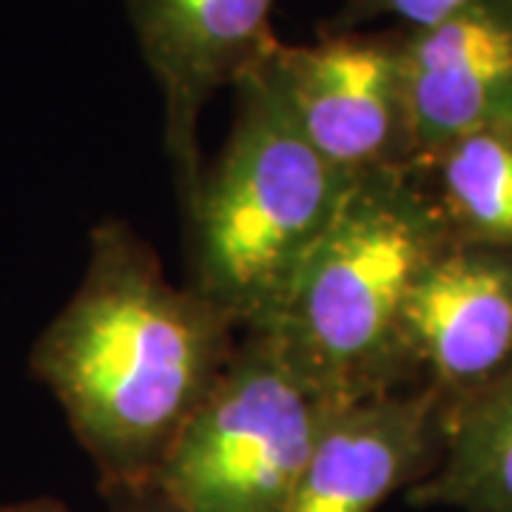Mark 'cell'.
<instances>
[{"mask_svg":"<svg viewBox=\"0 0 512 512\" xmlns=\"http://www.w3.org/2000/svg\"><path fill=\"white\" fill-rule=\"evenodd\" d=\"M450 242L416 165L365 174L350 185L268 330L339 402L416 387L404 305Z\"/></svg>","mask_w":512,"mask_h":512,"instance_id":"3957f363","label":"cell"},{"mask_svg":"<svg viewBox=\"0 0 512 512\" xmlns=\"http://www.w3.org/2000/svg\"><path fill=\"white\" fill-rule=\"evenodd\" d=\"M265 57L234 86L225 146L185 200L188 285L239 333L268 330L279 319L356 183L305 140Z\"/></svg>","mask_w":512,"mask_h":512,"instance_id":"7a4b0ae2","label":"cell"},{"mask_svg":"<svg viewBox=\"0 0 512 512\" xmlns=\"http://www.w3.org/2000/svg\"><path fill=\"white\" fill-rule=\"evenodd\" d=\"M413 165L478 128L512 126V0H476L456 18L404 32Z\"/></svg>","mask_w":512,"mask_h":512,"instance_id":"9c48e42d","label":"cell"},{"mask_svg":"<svg viewBox=\"0 0 512 512\" xmlns=\"http://www.w3.org/2000/svg\"><path fill=\"white\" fill-rule=\"evenodd\" d=\"M103 495L109 501L111 512H185L157 484L117 487V490H103Z\"/></svg>","mask_w":512,"mask_h":512,"instance_id":"4fadbf2b","label":"cell"},{"mask_svg":"<svg viewBox=\"0 0 512 512\" xmlns=\"http://www.w3.org/2000/svg\"><path fill=\"white\" fill-rule=\"evenodd\" d=\"M419 384L447 402L493 382L512 362V251L450 242L416 279L402 319Z\"/></svg>","mask_w":512,"mask_h":512,"instance_id":"52a82bcc","label":"cell"},{"mask_svg":"<svg viewBox=\"0 0 512 512\" xmlns=\"http://www.w3.org/2000/svg\"><path fill=\"white\" fill-rule=\"evenodd\" d=\"M0 512H69L57 498H29L18 504H0Z\"/></svg>","mask_w":512,"mask_h":512,"instance_id":"5bb4252c","label":"cell"},{"mask_svg":"<svg viewBox=\"0 0 512 512\" xmlns=\"http://www.w3.org/2000/svg\"><path fill=\"white\" fill-rule=\"evenodd\" d=\"M276 0H126L128 18L163 92L165 151L183 202L202 177L200 117L274 49Z\"/></svg>","mask_w":512,"mask_h":512,"instance_id":"8992f818","label":"cell"},{"mask_svg":"<svg viewBox=\"0 0 512 512\" xmlns=\"http://www.w3.org/2000/svg\"><path fill=\"white\" fill-rule=\"evenodd\" d=\"M333 399L271 330L239 333L154 484L185 512H288Z\"/></svg>","mask_w":512,"mask_h":512,"instance_id":"277c9868","label":"cell"},{"mask_svg":"<svg viewBox=\"0 0 512 512\" xmlns=\"http://www.w3.org/2000/svg\"><path fill=\"white\" fill-rule=\"evenodd\" d=\"M476 0H345L339 15L325 23V32H353L373 20H396L404 32H424L456 18Z\"/></svg>","mask_w":512,"mask_h":512,"instance_id":"7c38bea8","label":"cell"},{"mask_svg":"<svg viewBox=\"0 0 512 512\" xmlns=\"http://www.w3.org/2000/svg\"><path fill=\"white\" fill-rule=\"evenodd\" d=\"M265 69L325 163L353 180L413 165L404 29H322L316 43H276Z\"/></svg>","mask_w":512,"mask_h":512,"instance_id":"5b68a950","label":"cell"},{"mask_svg":"<svg viewBox=\"0 0 512 512\" xmlns=\"http://www.w3.org/2000/svg\"><path fill=\"white\" fill-rule=\"evenodd\" d=\"M237 339L200 291L165 276L128 222L106 220L94 225L83 279L37 336L29 367L63 407L103 493L154 484Z\"/></svg>","mask_w":512,"mask_h":512,"instance_id":"6da1fadb","label":"cell"},{"mask_svg":"<svg viewBox=\"0 0 512 512\" xmlns=\"http://www.w3.org/2000/svg\"><path fill=\"white\" fill-rule=\"evenodd\" d=\"M416 168L453 242L512 251V126L461 134Z\"/></svg>","mask_w":512,"mask_h":512,"instance_id":"8fae6325","label":"cell"},{"mask_svg":"<svg viewBox=\"0 0 512 512\" xmlns=\"http://www.w3.org/2000/svg\"><path fill=\"white\" fill-rule=\"evenodd\" d=\"M404 498L410 507L512 512V362L476 393L450 402L439 464Z\"/></svg>","mask_w":512,"mask_h":512,"instance_id":"30bf717a","label":"cell"},{"mask_svg":"<svg viewBox=\"0 0 512 512\" xmlns=\"http://www.w3.org/2000/svg\"><path fill=\"white\" fill-rule=\"evenodd\" d=\"M447 407L416 384L339 404L322 427L288 512H376L430 476L444 453Z\"/></svg>","mask_w":512,"mask_h":512,"instance_id":"ba28073f","label":"cell"}]
</instances>
